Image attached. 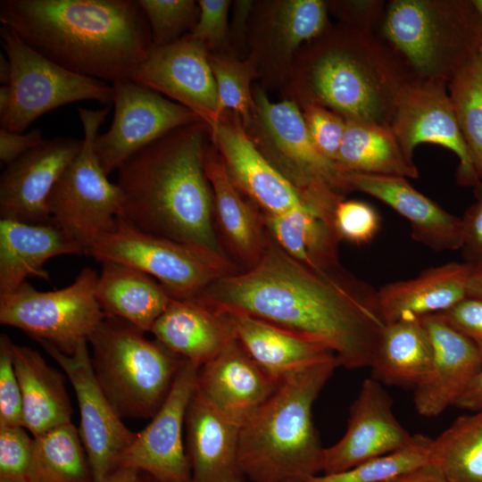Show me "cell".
Instances as JSON below:
<instances>
[{
    "instance_id": "obj_1",
    "label": "cell",
    "mask_w": 482,
    "mask_h": 482,
    "mask_svg": "<svg viewBox=\"0 0 482 482\" xmlns=\"http://www.w3.org/2000/svg\"><path fill=\"white\" fill-rule=\"evenodd\" d=\"M195 301L315 341L346 369L370 367L385 326L378 290L370 284L341 264L311 269L289 256L269 233L255 266L218 279Z\"/></svg>"
},
{
    "instance_id": "obj_2",
    "label": "cell",
    "mask_w": 482,
    "mask_h": 482,
    "mask_svg": "<svg viewBox=\"0 0 482 482\" xmlns=\"http://www.w3.org/2000/svg\"><path fill=\"white\" fill-rule=\"evenodd\" d=\"M211 129L204 121L170 131L129 158L116 185L121 214L145 233L229 258L215 227L204 169Z\"/></svg>"
},
{
    "instance_id": "obj_3",
    "label": "cell",
    "mask_w": 482,
    "mask_h": 482,
    "mask_svg": "<svg viewBox=\"0 0 482 482\" xmlns=\"http://www.w3.org/2000/svg\"><path fill=\"white\" fill-rule=\"evenodd\" d=\"M0 21L54 62L112 84L131 79L153 47L137 0H2Z\"/></svg>"
},
{
    "instance_id": "obj_4",
    "label": "cell",
    "mask_w": 482,
    "mask_h": 482,
    "mask_svg": "<svg viewBox=\"0 0 482 482\" xmlns=\"http://www.w3.org/2000/svg\"><path fill=\"white\" fill-rule=\"evenodd\" d=\"M416 77L378 34L338 22L301 47L281 93L299 108L318 104L345 120L390 125Z\"/></svg>"
},
{
    "instance_id": "obj_5",
    "label": "cell",
    "mask_w": 482,
    "mask_h": 482,
    "mask_svg": "<svg viewBox=\"0 0 482 482\" xmlns=\"http://www.w3.org/2000/svg\"><path fill=\"white\" fill-rule=\"evenodd\" d=\"M340 366L337 356L300 369L242 425L239 462L251 482H305L322 472L323 455L313 403Z\"/></svg>"
},
{
    "instance_id": "obj_6",
    "label": "cell",
    "mask_w": 482,
    "mask_h": 482,
    "mask_svg": "<svg viewBox=\"0 0 482 482\" xmlns=\"http://www.w3.org/2000/svg\"><path fill=\"white\" fill-rule=\"evenodd\" d=\"M380 35L418 78L449 83L479 54L482 17L472 0H393Z\"/></svg>"
},
{
    "instance_id": "obj_7",
    "label": "cell",
    "mask_w": 482,
    "mask_h": 482,
    "mask_svg": "<svg viewBox=\"0 0 482 482\" xmlns=\"http://www.w3.org/2000/svg\"><path fill=\"white\" fill-rule=\"evenodd\" d=\"M95 376L121 418L152 419L186 359L136 327L106 316L91 334Z\"/></svg>"
},
{
    "instance_id": "obj_8",
    "label": "cell",
    "mask_w": 482,
    "mask_h": 482,
    "mask_svg": "<svg viewBox=\"0 0 482 482\" xmlns=\"http://www.w3.org/2000/svg\"><path fill=\"white\" fill-rule=\"evenodd\" d=\"M253 93L254 109L244 127L247 135L302 201L335 229V209L345 199L343 175L317 150L294 102H272L259 85Z\"/></svg>"
},
{
    "instance_id": "obj_9",
    "label": "cell",
    "mask_w": 482,
    "mask_h": 482,
    "mask_svg": "<svg viewBox=\"0 0 482 482\" xmlns=\"http://www.w3.org/2000/svg\"><path fill=\"white\" fill-rule=\"evenodd\" d=\"M86 254L100 262L112 261L136 268L156 278L177 300H196L218 279L241 271L229 258L145 233L122 218Z\"/></svg>"
},
{
    "instance_id": "obj_10",
    "label": "cell",
    "mask_w": 482,
    "mask_h": 482,
    "mask_svg": "<svg viewBox=\"0 0 482 482\" xmlns=\"http://www.w3.org/2000/svg\"><path fill=\"white\" fill-rule=\"evenodd\" d=\"M110 106L78 108L83 128L82 148L53 188L47 201L54 224L83 249L113 231L121 214V195L107 179L95 150L98 130Z\"/></svg>"
},
{
    "instance_id": "obj_11",
    "label": "cell",
    "mask_w": 482,
    "mask_h": 482,
    "mask_svg": "<svg viewBox=\"0 0 482 482\" xmlns=\"http://www.w3.org/2000/svg\"><path fill=\"white\" fill-rule=\"evenodd\" d=\"M98 275L83 269L68 287L42 292L27 281L0 298V322L71 355L106 317L96 297Z\"/></svg>"
},
{
    "instance_id": "obj_12",
    "label": "cell",
    "mask_w": 482,
    "mask_h": 482,
    "mask_svg": "<svg viewBox=\"0 0 482 482\" xmlns=\"http://www.w3.org/2000/svg\"><path fill=\"white\" fill-rule=\"evenodd\" d=\"M0 37L12 68V99L8 110L0 116L1 128L23 133L43 114L78 101L112 104V86L54 62L9 28L2 26Z\"/></svg>"
},
{
    "instance_id": "obj_13",
    "label": "cell",
    "mask_w": 482,
    "mask_h": 482,
    "mask_svg": "<svg viewBox=\"0 0 482 482\" xmlns=\"http://www.w3.org/2000/svg\"><path fill=\"white\" fill-rule=\"evenodd\" d=\"M326 1H254L247 26L248 56L255 62L261 87L287 84L298 51L332 24Z\"/></svg>"
},
{
    "instance_id": "obj_14",
    "label": "cell",
    "mask_w": 482,
    "mask_h": 482,
    "mask_svg": "<svg viewBox=\"0 0 482 482\" xmlns=\"http://www.w3.org/2000/svg\"><path fill=\"white\" fill-rule=\"evenodd\" d=\"M114 115L95 150L108 175L133 154L179 128L202 121L191 110L130 79L112 84Z\"/></svg>"
},
{
    "instance_id": "obj_15",
    "label": "cell",
    "mask_w": 482,
    "mask_h": 482,
    "mask_svg": "<svg viewBox=\"0 0 482 482\" xmlns=\"http://www.w3.org/2000/svg\"><path fill=\"white\" fill-rule=\"evenodd\" d=\"M39 344L61 367L75 392L79 436L94 480L99 481L116 470L120 455L137 433L126 427L103 392L94 373L87 343L81 344L71 355L46 343Z\"/></svg>"
},
{
    "instance_id": "obj_16",
    "label": "cell",
    "mask_w": 482,
    "mask_h": 482,
    "mask_svg": "<svg viewBox=\"0 0 482 482\" xmlns=\"http://www.w3.org/2000/svg\"><path fill=\"white\" fill-rule=\"evenodd\" d=\"M390 126L409 159L413 161L420 144L437 145L458 157L459 184L477 187L481 183L461 132L447 82L416 77L402 91Z\"/></svg>"
},
{
    "instance_id": "obj_17",
    "label": "cell",
    "mask_w": 482,
    "mask_h": 482,
    "mask_svg": "<svg viewBox=\"0 0 482 482\" xmlns=\"http://www.w3.org/2000/svg\"><path fill=\"white\" fill-rule=\"evenodd\" d=\"M199 368L185 360L169 395L149 424L120 455L116 470L131 469L163 482H192L182 432Z\"/></svg>"
},
{
    "instance_id": "obj_18",
    "label": "cell",
    "mask_w": 482,
    "mask_h": 482,
    "mask_svg": "<svg viewBox=\"0 0 482 482\" xmlns=\"http://www.w3.org/2000/svg\"><path fill=\"white\" fill-rule=\"evenodd\" d=\"M130 79L188 108L210 129L220 117L209 52L189 33L172 44L153 46Z\"/></svg>"
},
{
    "instance_id": "obj_19",
    "label": "cell",
    "mask_w": 482,
    "mask_h": 482,
    "mask_svg": "<svg viewBox=\"0 0 482 482\" xmlns=\"http://www.w3.org/2000/svg\"><path fill=\"white\" fill-rule=\"evenodd\" d=\"M83 141L72 137L44 139L6 165L0 179L1 219L30 224L52 222L48 197Z\"/></svg>"
},
{
    "instance_id": "obj_20",
    "label": "cell",
    "mask_w": 482,
    "mask_h": 482,
    "mask_svg": "<svg viewBox=\"0 0 482 482\" xmlns=\"http://www.w3.org/2000/svg\"><path fill=\"white\" fill-rule=\"evenodd\" d=\"M343 437L325 448L322 473L347 470L364 461L407 446L411 435L396 419L393 399L380 382L366 378L350 407Z\"/></svg>"
},
{
    "instance_id": "obj_21",
    "label": "cell",
    "mask_w": 482,
    "mask_h": 482,
    "mask_svg": "<svg viewBox=\"0 0 482 482\" xmlns=\"http://www.w3.org/2000/svg\"><path fill=\"white\" fill-rule=\"evenodd\" d=\"M211 142L233 184L262 213L280 214L304 204L295 187L259 151L235 112L221 113L211 129Z\"/></svg>"
},
{
    "instance_id": "obj_22",
    "label": "cell",
    "mask_w": 482,
    "mask_h": 482,
    "mask_svg": "<svg viewBox=\"0 0 482 482\" xmlns=\"http://www.w3.org/2000/svg\"><path fill=\"white\" fill-rule=\"evenodd\" d=\"M428 331L433 357L427 377L414 388L418 413L436 417L454 406L482 369V352L438 314L421 317Z\"/></svg>"
},
{
    "instance_id": "obj_23",
    "label": "cell",
    "mask_w": 482,
    "mask_h": 482,
    "mask_svg": "<svg viewBox=\"0 0 482 482\" xmlns=\"http://www.w3.org/2000/svg\"><path fill=\"white\" fill-rule=\"evenodd\" d=\"M280 381L256 363L236 337L199 368L196 389L220 414L241 426Z\"/></svg>"
},
{
    "instance_id": "obj_24",
    "label": "cell",
    "mask_w": 482,
    "mask_h": 482,
    "mask_svg": "<svg viewBox=\"0 0 482 482\" xmlns=\"http://www.w3.org/2000/svg\"><path fill=\"white\" fill-rule=\"evenodd\" d=\"M342 179L345 192L369 195L406 219L415 241L436 252L461 249V218L443 209L405 178L345 173Z\"/></svg>"
},
{
    "instance_id": "obj_25",
    "label": "cell",
    "mask_w": 482,
    "mask_h": 482,
    "mask_svg": "<svg viewBox=\"0 0 482 482\" xmlns=\"http://www.w3.org/2000/svg\"><path fill=\"white\" fill-rule=\"evenodd\" d=\"M185 427L192 482H245L239 462L241 426L215 410L197 389Z\"/></svg>"
},
{
    "instance_id": "obj_26",
    "label": "cell",
    "mask_w": 482,
    "mask_h": 482,
    "mask_svg": "<svg viewBox=\"0 0 482 482\" xmlns=\"http://www.w3.org/2000/svg\"><path fill=\"white\" fill-rule=\"evenodd\" d=\"M204 169L213 194L215 227L219 226L233 262L237 268L239 263L242 271L250 270L261 260L268 241L262 213L233 184L211 141L205 149Z\"/></svg>"
},
{
    "instance_id": "obj_27",
    "label": "cell",
    "mask_w": 482,
    "mask_h": 482,
    "mask_svg": "<svg viewBox=\"0 0 482 482\" xmlns=\"http://www.w3.org/2000/svg\"><path fill=\"white\" fill-rule=\"evenodd\" d=\"M63 254H85L84 249L53 222L30 224L0 220V298L28 278L49 279L44 264Z\"/></svg>"
},
{
    "instance_id": "obj_28",
    "label": "cell",
    "mask_w": 482,
    "mask_h": 482,
    "mask_svg": "<svg viewBox=\"0 0 482 482\" xmlns=\"http://www.w3.org/2000/svg\"><path fill=\"white\" fill-rule=\"evenodd\" d=\"M472 269L466 262H452L426 269L412 278L382 286L378 299L385 324L452 308L468 296Z\"/></svg>"
},
{
    "instance_id": "obj_29",
    "label": "cell",
    "mask_w": 482,
    "mask_h": 482,
    "mask_svg": "<svg viewBox=\"0 0 482 482\" xmlns=\"http://www.w3.org/2000/svg\"><path fill=\"white\" fill-rule=\"evenodd\" d=\"M150 332L170 351L198 367L236 338L226 312L191 300L172 299Z\"/></svg>"
},
{
    "instance_id": "obj_30",
    "label": "cell",
    "mask_w": 482,
    "mask_h": 482,
    "mask_svg": "<svg viewBox=\"0 0 482 482\" xmlns=\"http://www.w3.org/2000/svg\"><path fill=\"white\" fill-rule=\"evenodd\" d=\"M224 312L245 351L278 380L300 369L336 356L331 350L309 338L243 312Z\"/></svg>"
},
{
    "instance_id": "obj_31",
    "label": "cell",
    "mask_w": 482,
    "mask_h": 482,
    "mask_svg": "<svg viewBox=\"0 0 482 482\" xmlns=\"http://www.w3.org/2000/svg\"><path fill=\"white\" fill-rule=\"evenodd\" d=\"M13 362L22 398L23 427L37 436L71 423L72 407L64 375L29 346H13Z\"/></svg>"
},
{
    "instance_id": "obj_32",
    "label": "cell",
    "mask_w": 482,
    "mask_h": 482,
    "mask_svg": "<svg viewBox=\"0 0 482 482\" xmlns=\"http://www.w3.org/2000/svg\"><path fill=\"white\" fill-rule=\"evenodd\" d=\"M96 297L104 314L127 321L142 332L151 331L172 298L153 277L131 266L102 262Z\"/></svg>"
},
{
    "instance_id": "obj_33",
    "label": "cell",
    "mask_w": 482,
    "mask_h": 482,
    "mask_svg": "<svg viewBox=\"0 0 482 482\" xmlns=\"http://www.w3.org/2000/svg\"><path fill=\"white\" fill-rule=\"evenodd\" d=\"M433 348L421 318H408L383 327L370 368L380 383L415 388L428 374Z\"/></svg>"
},
{
    "instance_id": "obj_34",
    "label": "cell",
    "mask_w": 482,
    "mask_h": 482,
    "mask_svg": "<svg viewBox=\"0 0 482 482\" xmlns=\"http://www.w3.org/2000/svg\"><path fill=\"white\" fill-rule=\"evenodd\" d=\"M345 131L336 165L339 172L419 178L388 124L345 120Z\"/></svg>"
},
{
    "instance_id": "obj_35",
    "label": "cell",
    "mask_w": 482,
    "mask_h": 482,
    "mask_svg": "<svg viewBox=\"0 0 482 482\" xmlns=\"http://www.w3.org/2000/svg\"><path fill=\"white\" fill-rule=\"evenodd\" d=\"M262 219L270 236L298 262L314 270L340 264L341 238L330 224L305 204L280 214L262 213Z\"/></svg>"
},
{
    "instance_id": "obj_36",
    "label": "cell",
    "mask_w": 482,
    "mask_h": 482,
    "mask_svg": "<svg viewBox=\"0 0 482 482\" xmlns=\"http://www.w3.org/2000/svg\"><path fill=\"white\" fill-rule=\"evenodd\" d=\"M29 482H95L79 428L68 423L37 436Z\"/></svg>"
},
{
    "instance_id": "obj_37",
    "label": "cell",
    "mask_w": 482,
    "mask_h": 482,
    "mask_svg": "<svg viewBox=\"0 0 482 482\" xmlns=\"http://www.w3.org/2000/svg\"><path fill=\"white\" fill-rule=\"evenodd\" d=\"M431 462L449 482H482V410L457 418L432 439Z\"/></svg>"
},
{
    "instance_id": "obj_38",
    "label": "cell",
    "mask_w": 482,
    "mask_h": 482,
    "mask_svg": "<svg viewBox=\"0 0 482 482\" xmlns=\"http://www.w3.org/2000/svg\"><path fill=\"white\" fill-rule=\"evenodd\" d=\"M448 93L475 170L482 180V59L479 54L449 81Z\"/></svg>"
},
{
    "instance_id": "obj_39",
    "label": "cell",
    "mask_w": 482,
    "mask_h": 482,
    "mask_svg": "<svg viewBox=\"0 0 482 482\" xmlns=\"http://www.w3.org/2000/svg\"><path fill=\"white\" fill-rule=\"evenodd\" d=\"M431 438L416 434L411 442L400 450L345 471L316 475L305 482H386L431 462Z\"/></svg>"
},
{
    "instance_id": "obj_40",
    "label": "cell",
    "mask_w": 482,
    "mask_h": 482,
    "mask_svg": "<svg viewBox=\"0 0 482 482\" xmlns=\"http://www.w3.org/2000/svg\"><path fill=\"white\" fill-rule=\"evenodd\" d=\"M209 62L216 82L220 115L231 111L246 127L254 109L252 84L258 79L255 62L249 56L242 60L229 53L209 54Z\"/></svg>"
},
{
    "instance_id": "obj_41",
    "label": "cell",
    "mask_w": 482,
    "mask_h": 482,
    "mask_svg": "<svg viewBox=\"0 0 482 482\" xmlns=\"http://www.w3.org/2000/svg\"><path fill=\"white\" fill-rule=\"evenodd\" d=\"M151 33L154 46L172 44L190 33L199 17L195 0H137Z\"/></svg>"
},
{
    "instance_id": "obj_42",
    "label": "cell",
    "mask_w": 482,
    "mask_h": 482,
    "mask_svg": "<svg viewBox=\"0 0 482 482\" xmlns=\"http://www.w3.org/2000/svg\"><path fill=\"white\" fill-rule=\"evenodd\" d=\"M300 109L313 145L336 164L345 136V119L318 104H306Z\"/></svg>"
},
{
    "instance_id": "obj_43",
    "label": "cell",
    "mask_w": 482,
    "mask_h": 482,
    "mask_svg": "<svg viewBox=\"0 0 482 482\" xmlns=\"http://www.w3.org/2000/svg\"><path fill=\"white\" fill-rule=\"evenodd\" d=\"M200 12L190 35L201 42L209 54L229 53V14L232 7L229 0H198Z\"/></svg>"
},
{
    "instance_id": "obj_44",
    "label": "cell",
    "mask_w": 482,
    "mask_h": 482,
    "mask_svg": "<svg viewBox=\"0 0 482 482\" xmlns=\"http://www.w3.org/2000/svg\"><path fill=\"white\" fill-rule=\"evenodd\" d=\"M335 229L341 238L353 244L370 243L380 228V217L368 203L340 201L334 212Z\"/></svg>"
},
{
    "instance_id": "obj_45",
    "label": "cell",
    "mask_w": 482,
    "mask_h": 482,
    "mask_svg": "<svg viewBox=\"0 0 482 482\" xmlns=\"http://www.w3.org/2000/svg\"><path fill=\"white\" fill-rule=\"evenodd\" d=\"M13 346L0 336V426L23 427L22 398L13 362Z\"/></svg>"
},
{
    "instance_id": "obj_46",
    "label": "cell",
    "mask_w": 482,
    "mask_h": 482,
    "mask_svg": "<svg viewBox=\"0 0 482 482\" xmlns=\"http://www.w3.org/2000/svg\"><path fill=\"white\" fill-rule=\"evenodd\" d=\"M24 427L0 426V478L28 481L33 448Z\"/></svg>"
},
{
    "instance_id": "obj_47",
    "label": "cell",
    "mask_w": 482,
    "mask_h": 482,
    "mask_svg": "<svg viewBox=\"0 0 482 482\" xmlns=\"http://www.w3.org/2000/svg\"><path fill=\"white\" fill-rule=\"evenodd\" d=\"M328 13L340 23L377 34L381 30L387 4L381 0L326 1Z\"/></svg>"
},
{
    "instance_id": "obj_48",
    "label": "cell",
    "mask_w": 482,
    "mask_h": 482,
    "mask_svg": "<svg viewBox=\"0 0 482 482\" xmlns=\"http://www.w3.org/2000/svg\"><path fill=\"white\" fill-rule=\"evenodd\" d=\"M438 314L482 352V300L467 296Z\"/></svg>"
},
{
    "instance_id": "obj_49",
    "label": "cell",
    "mask_w": 482,
    "mask_h": 482,
    "mask_svg": "<svg viewBox=\"0 0 482 482\" xmlns=\"http://www.w3.org/2000/svg\"><path fill=\"white\" fill-rule=\"evenodd\" d=\"M462 221V254L472 266L482 265V181L477 187V200L465 212Z\"/></svg>"
},
{
    "instance_id": "obj_50",
    "label": "cell",
    "mask_w": 482,
    "mask_h": 482,
    "mask_svg": "<svg viewBox=\"0 0 482 482\" xmlns=\"http://www.w3.org/2000/svg\"><path fill=\"white\" fill-rule=\"evenodd\" d=\"M254 1L237 0L232 4V21L229 23L230 54L239 59L248 56L247 26Z\"/></svg>"
},
{
    "instance_id": "obj_51",
    "label": "cell",
    "mask_w": 482,
    "mask_h": 482,
    "mask_svg": "<svg viewBox=\"0 0 482 482\" xmlns=\"http://www.w3.org/2000/svg\"><path fill=\"white\" fill-rule=\"evenodd\" d=\"M43 140V134L37 129L17 133L0 128V161L6 166Z\"/></svg>"
},
{
    "instance_id": "obj_52",
    "label": "cell",
    "mask_w": 482,
    "mask_h": 482,
    "mask_svg": "<svg viewBox=\"0 0 482 482\" xmlns=\"http://www.w3.org/2000/svg\"><path fill=\"white\" fill-rule=\"evenodd\" d=\"M386 482H449L441 470L432 462L420 466Z\"/></svg>"
},
{
    "instance_id": "obj_53",
    "label": "cell",
    "mask_w": 482,
    "mask_h": 482,
    "mask_svg": "<svg viewBox=\"0 0 482 482\" xmlns=\"http://www.w3.org/2000/svg\"><path fill=\"white\" fill-rule=\"evenodd\" d=\"M454 406L471 411L482 410V369L469 384Z\"/></svg>"
},
{
    "instance_id": "obj_54",
    "label": "cell",
    "mask_w": 482,
    "mask_h": 482,
    "mask_svg": "<svg viewBox=\"0 0 482 482\" xmlns=\"http://www.w3.org/2000/svg\"><path fill=\"white\" fill-rule=\"evenodd\" d=\"M141 472L137 470L120 468L96 482H139Z\"/></svg>"
},
{
    "instance_id": "obj_55",
    "label": "cell",
    "mask_w": 482,
    "mask_h": 482,
    "mask_svg": "<svg viewBox=\"0 0 482 482\" xmlns=\"http://www.w3.org/2000/svg\"><path fill=\"white\" fill-rule=\"evenodd\" d=\"M468 296L482 300V265L473 266L467 285Z\"/></svg>"
},
{
    "instance_id": "obj_56",
    "label": "cell",
    "mask_w": 482,
    "mask_h": 482,
    "mask_svg": "<svg viewBox=\"0 0 482 482\" xmlns=\"http://www.w3.org/2000/svg\"><path fill=\"white\" fill-rule=\"evenodd\" d=\"M12 68L9 60L4 54H0V83L9 85L11 81Z\"/></svg>"
},
{
    "instance_id": "obj_57",
    "label": "cell",
    "mask_w": 482,
    "mask_h": 482,
    "mask_svg": "<svg viewBox=\"0 0 482 482\" xmlns=\"http://www.w3.org/2000/svg\"><path fill=\"white\" fill-rule=\"evenodd\" d=\"M12 99V91L9 85H4L0 87V116L8 110Z\"/></svg>"
},
{
    "instance_id": "obj_58",
    "label": "cell",
    "mask_w": 482,
    "mask_h": 482,
    "mask_svg": "<svg viewBox=\"0 0 482 482\" xmlns=\"http://www.w3.org/2000/svg\"><path fill=\"white\" fill-rule=\"evenodd\" d=\"M139 482H163V481L157 479L148 474L141 473Z\"/></svg>"
},
{
    "instance_id": "obj_59",
    "label": "cell",
    "mask_w": 482,
    "mask_h": 482,
    "mask_svg": "<svg viewBox=\"0 0 482 482\" xmlns=\"http://www.w3.org/2000/svg\"><path fill=\"white\" fill-rule=\"evenodd\" d=\"M472 3L480 16L482 17V0H472Z\"/></svg>"
},
{
    "instance_id": "obj_60",
    "label": "cell",
    "mask_w": 482,
    "mask_h": 482,
    "mask_svg": "<svg viewBox=\"0 0 482 482\" xmlns=\"http://www.w3.org/2000/svg\"><path fill=\"white\" fill-rule=\"evenodd\" d=\"M0 482H23V481H16V480L0 478Z\"/></svg>"
},
{
    "instance_id": "obj_61",
    "label": "cell",
    "mask_w": 482,
    "mask_h": 482,
    "mask_svg": "<svg viewBox=\"0 0 482 482\" xmlns=\"http://www.w3.org/2000/svg\"><path fill=\"white\" fill-rule=\"evenodd\" d=\"M479 56L482 59V41H481L480 47H479Z\"/></svg>"
}]
</instances>
